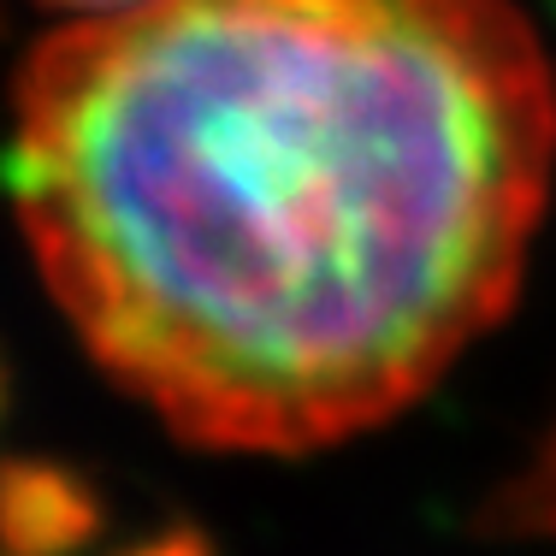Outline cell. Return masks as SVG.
<instances>
[{"label": "cell", "instance_id": "6da1fadb", "mask_svg": "<svg viewBox=\"0 0 556 556\" xmlns=\"http://www.w3.org/2000/svg\"><path fill=\"white\" fill-rule=\"evenodd\" d=\"M551 161L509 0H137L30 54L7 184L118 386L190 444L296 456L509 308Z\"/></svg>", "mask_w": 556, "mask_h": 556}, {"label": "cell", "instance_id": "7a4b0ae2", "mask_svg": "<svg viewBox=\"0 0 556 556\" xmlns=\"http://www.w3.org/2000/svg\"><path fill=\"white\" fill-rule=\"evenodd\" d=\"M42 7H72V12H84V18H101V12L137 7V0H42Z\"/></svg>", "mask_w": 556, "mask_h": 556}]
</instances>
